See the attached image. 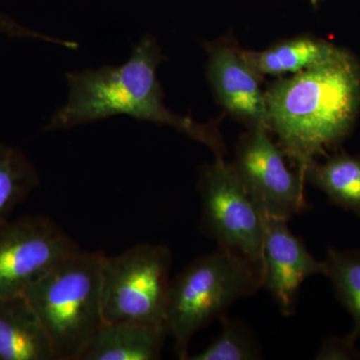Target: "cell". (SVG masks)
I'll return each instance as SVG.
<instances>
[{"instance_id":"19","label":"cell","mask_w":360,"mask_h":360,"mask_svg":"<svg viewBox=\"0 0 360 360\" xmlns=\"http://www.w3.org/2000/svg\"><path fill=\"white\" fill-rule=\"evenodd\" d=\"M0 33L13 37H33V39L49 40V41L56 42V44L63 45V46H68V41H65V40L63 41V40L54 39L52 37L41 34V33L32 32L25 26L18 25V22L1 13H0Z\"/></svg>"},{"instance_id":"10","label":"cell","mask_w":360,"mask_h":360,"mask_svg":"<svg viewBox=\"0 0 360 360\" xmlns=\"http://www.w3.org/2000/svg\"><path fill=\"white\" fill-rule=\"evenodd\" d=\"M262 215L264 224V288L284 316L295 314L302 283L309 277L326 274L300 238L288 227V220Z\"/></svg>"},{"instance_id":"2","label":"cell","mask_w":360,"mask_h":360,"mask_svg":"<svg viewBox=\"0 0 360 360\" xmlns=\"http://www.w3.org/2000/svg\"><path fill=\"white\" fill-rule=\"evenodd\" d=\"M165 59L155 37L146 34L122 65L66 73L70 87L68 103L53 113L46 129H68L124 115L174 127L205 144L215 158H224L226 148L217 123H200L189 116L177 115L163 103L156 70Z\"/></svg>"},{"instance_id":"6","label":"cell","mask_w":360,"mask_h":360,"mask_svg":"<svg viewBox=\"0 0 360 360\" xmlns=\"http://www.w3.org/2000/svg\"><path fill=\"white\" fill-rule=\"evenodd\" d=\"M200 231L217 246L264 264V224L231 163L219 156L200 172Z\"/></svg>"},{"instance_id":"14","label":"cell","mask_w":360,"mask_h":360,"mask_svg":"<svg viewBox=\"0 0 360 360\" xmlns=\"http://www.w3.org/2000/svg\"><path fill=\"white\" fill-rule=\"evenodd\" d=\"M305 184L326 194L333 205L360 217V158L342 153L324 162L310 163L303 172Z\"/></svg>"},{"instance_id":"20","label":"cell","mask_w":360,"mask_h":360,"mask_svg":"<svg viewBox=\"0 0 360 360\" xmlns=\"http://www.w3.org/2000/svg\"><path fill=\"white\" fill-rule=\"evenodd\" d=\"M310 2H311L314 6H317V4H321L322 0H309Z\"/></svg>"},{"instance_id":"16","label":"cell","mask_w":360,"mask_h":360,"mask_svg":"<svg viewBox=\"0 0 360 360\" xmlns=\"http://www.w3.org/2000/svg\"><path fill=\"white\" fill-rule=\"evenodd\" d=\"M324 276L333 283L341 304L352 315L354 328L349 335L360 338V250L328 248Z\"/></svg>"},{"instance_id":"18","label":"cell","mask_w":360,"mask_h":360,"mask_svg":"<svg viewBox=\"0 0 360 360\" xmlns=\"http://www.w3.org/2000/svg\"><path fill=\"white\" fill-rule=\"evenodd\" d=\"M356 341L352 336H333L322 342L315 359L319 360H350L359 359L360 352L356 347Z\"/></svg>"},{"instance_id":"9","label":"cell","mask_w":360,"mask_h":360,"mask_svg":"<svg viewBox=\"0 0 360 360\" xmlns=\"http://www.w3.org/2000/svg\"><path fill=\"white\" fill-rule=\"evenodd\" d=\"M205 49L206 77L217 103L248 129L271 134L266 96L260 86L262 77L246 63L240 47L222 39L206 42Z\"/></svg>"},{"instance_id":"4","label":"cell","mask_w":360,"mask_h":360,"mask_svg":"<svg viewBox=\"0 0 360 360\" xmlns=\"http://www.w3.org/2000/svg\"><path fill=\"white\" fill-rule=\"evenodd\" d=\"M264 276L262 262L217 246L170 281L165 328L179 359H187L189 342L200 329L238 300L264 288Z\"/></svg>"},{"instance_id":"17","label":"cell","mask_w":360,"mask_h":360,"mask_svg":"<svg viewBox=\"0 0 360 360\" xmlns=\"http://www.w3.org/2000/svg\"><path fill=\"white\" fill-rule=\"evenodd\" d=\"M221 333L202 352L189 355V360H255L262 359V349L248 326L226 314L219 317Z\"/></svg>"},{"instance_id":"8","label":"cell","mask_w":360,"mask_h":360,"mask_svg":"<svg viewBox=\"0 0 360 360\" xmlns=\"http://www.w3.org/2000/svg\"><path fill=\"white\" fill-rule=\"evenodd\" d=\"M79 248L60 226L42 215L0 222V298L23 295Z\"/></svg>"},{"instance_id":"15","label":"cell","mask_w":360,"mask_h":360,"mask_svg":"<svg viewBox=\"0 0 360 360\" xmlns=\"http://www.w3.org/2000/svg\"><path fill=\"white\" fill-rule=\"evenodd\" d=\"M37 169L20 149L0 144V222L39 186Z\"/></svg>"},{"instance_id":"12","label":"cell","mask_w":360,"mask_h":360,"mask_svg":"<svg viewBox=\"0 0 360 360\" xmlns=\"http://www.w3.org/2000/svg\"><path fill=\"white\" fill-rule=\"evenodd\" d=\"M167 333L165 326L104 322L80 360H155Z\"/></svg>"},{"instance_id":"1","label":"cell","mask_w":360,"mask_h":360,"mask_svg":"<svg viewBox=\"0 0 360 360\" xmlns=\"http://www.w3.org/2000/svg\"><path fill=\"white\" fill-rule=\"evenodd\" d=\"M265 96L271 134L303 177L352 131L360 110L359 60L338 47L321 63L272 82Z\"/></svg>"},{"instance_id":"5","label":"cell","mask_w":360,"mask_h":360,"mask_svg":"<svg viewBox=\"0 0 360 360\" xmlns=\"http://www.w3.org/2000/svg\"><path fill=\"white\" fill-rule=\"evenodd\" d=\"M167 246L139 243L104 257L101 302L104 322L165 326L172 269Z\"/></svg>"},{"instance_id":"7","label":"cell","mask_w":360,"mask_h":360,"mask_svg":"<svg viewBox=\"0 0 360 360\" xmlns=\"http://www.w3.org/2000/svg\"><path fill=\"white\" fill-rule=\"evenodd\" d=\"M285 155L270 132L248 129L241 135L232 167L260 214L290 220L309 208L305 181L286 165Z\"/></svg>"},{"instance_id":"13","label":"cell","mask_w":360,"mask_h":360,"mask_svg":"<svg viewBox=\"0 0 360 360\" xmlns=\"http://www.w3.org/2000/svg\"><path fill=\"white\" fill-rule=\"evenodd\" d=\"M336 49L338 46L326 40L300 35L283 40L264 51L240 49V53L260 77L264 75L283 77L295 75L321 63L329 58Z\"/></svg>"},{"instance_id":"11","label":"cell","mask_w":360,"mask_h":360,"mask_svg":"<svg viewBox=\"0 0 360 360\" xmlns=\"http://www.w3.org/2000/svg\"><path fill=\"white\" fill-rule=\"evenodd\" d=\"M0 360H56L49 336L25 295L0 298Z\"/></svg>"},{"instance_id":"3","label":"cell","mask_w":360,"mask_h":360,"mask_svg":"<svg viewBox=\"0 0 360 360\" xmlns=\"http://www.w3.org/2000/svg\"><path fill=\"white\" fill-rule=\"evenodd\" d=\"M104 257L101 251L79 248L23 293L49 336L56 360H80L104 323Z\"/></svg>"}]
</instances>
